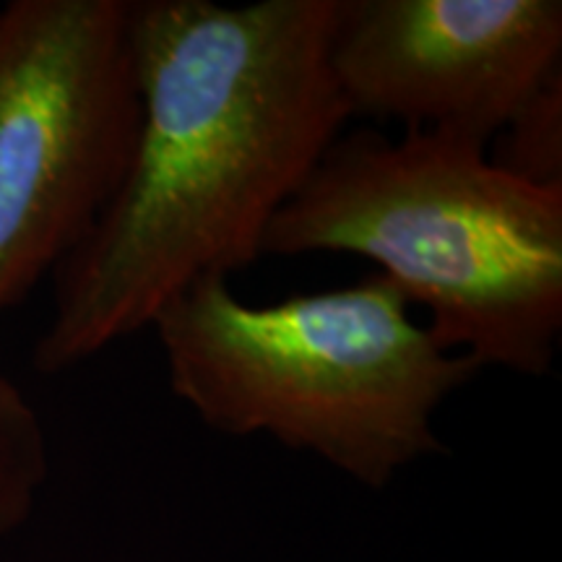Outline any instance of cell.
Here are the masks:
<instances>
[{
    "label": "cell",
    "instance_id": "cell-1",
    "mask_svg": "<svg viewBox=\"0 0 562 562\" xmlns=\"http://www.w3.org/2000/svg\"><path fill=\"white\" fill-rule=\"evenodd\" d=\"M336 0H131L136 144L102 220L55 277L34 347L63 372L151 326L195 281L263 258L266 232L341 136Z\"/></svg>",
    "mask_w": 562,
    "mask_h": 562
},
{
    "label": "cell",
    "instance_id": "cell-2",
    "mask_svg": "<svg viewBox=\"0 0 562 562\" xmlns=\"http://www.w3.org/2000/svg\"><path fill=\"white\" fill-rule=\"evenodd\" d=\"M351 252L430 311L480 368L547 375L562 334V188L430 133L355 131L328 146L266 232L263 256Z\"/></svg>",
    "mask_w": 562,
    "mask_h": 562
},
{
    "label": "cell",
    "instance_id": "cell-3",
    "mask_svg": "<svg viewBox=\"0 0 562 562\" xmlns=\"http://www.w3.org/2000/svg\"><path fill=\"white\" fill-rule=\"evenodd\" d=\"M151 326L172 393L203 425L269 435L375 490L442 451L435 414L482 370L442 349L383 273L271 305L201 279Z\"/></svg>",
    "mask_w": 562,
    "mask_h": 562
},
{
    "label": "cell",
    "instance_id": "cell-4",
    "mask_svg": "<svg viewBox=\"0 0 562 562\" xmlns=\"http://www.w3.org/2000/svg\"><path fill=\"white\" fill-rule=\"evenodd\" d=\"M138 121L131 0L0 9V315L102 220Z\"/></svg>",
    "mask_w": 562,
    "mask_h": 562
},
{
    "label": "cell",
    "instance_id": "cell-5",
    "mask_svg": "<svg viewBox=\"0 0 562 562\" xmlns=\"http://www.w3.org/2000/svg\"><path fill=\"white\" fill-rule=\"evenodd\" d=\"M328 68L349 117L490 149L562 68V3L336 0Z\"/></svg>",
    "mask_w": 562,
    "mask_h": 562
},
{
    "label": "cell",
    "instance_id": "cell-6",
    "mask_svg": "<svg viewBox=\"0 0 562 562\" xmlns=\"http://www.w3.org/2000/svg\"><path fill=\"white\" fill-rule=\"evenodd\" d=\"M50 472L40 414L19 385L0 375V539L32 516Z\"/></svg>",
    "mask_w": 562,
    "mask_h": 562
},
{
    "label": "cell",
    "instance_id": "cell-7",
    "mask_svg": "<svg viewBox=\"0 0 562 562\" xmlns=\"http://www.w3.org/2000/svg\"><path fill=\"white\" fill-rule=\"evenodd\" d=\"M487 157L529 186L562 188V68L513 112Z\"/></svg>",
    "mask_w": 562,
    "mask_h": 562
}]
</instances>
